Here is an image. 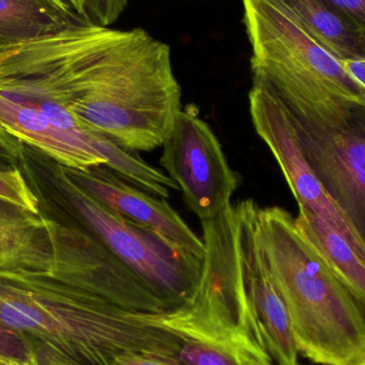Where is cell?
Masks as SVG:
<instances>
[{
  "mask_svg": "<svg viewBox=\"0 0 365 365\" xmlns=\"http://www.w3.org/2000/svg\"><path fill=\"white\" fill-rule=\"evenodd\" d=\"M0 88L61 103L130 152L162 147L182 110L168 44L143 28L85 21L0 53Z\"/></svg>",
  "mask_w": 365,
  "mask_h": 365,
  "instance_id": "cell-1",
  "label": "cell"
},
{
  "mask_svg": "<svg viewBox=\"0 0 365 365\" xmlns=\"http://www.w3.org/2000/svg\"><path fill=\"white\" fill-rule=\"evenodd\" d=\"M55 255L41 268H0V326L25 336L41 365H113L126 353L177 359L171 312L120 308L81 284L68 223L53 222Z\"/></svg>",
  "mask_w": 365,
  "mask_h": 365,
  "instance_id": "cell-2",
  "label": "cell"
},
{
  "mask_svg": "<svg viewBox=\"0 0 365 365\" xmlns=\"http://www.w3.org/2000/svg\"><path fill=\"white\" fill-rule=\"evenodd\" d=\"M255 234L284 300L299 354L321 365L364 364V309L295 218L278 206L259 207Z\"/></svg>",
  "mask_w": 365,
  "mask_h": 365,
  "instance_id": "cell-3",
  "label": "cell"
},
{
  "mask_svg": "<svg viewBox=\"0 0 365 365\" xmlns=\"http://www.w3.org/2000/svg\"><path fill=\"white\" fill-rule=\"evenodd\" d=\"M252 78L284 104H365L364 89L341 60L314 40L278 0H242Z\"/></svg>",
  "mask_w": 365,
  "mask_h": 365,
  "instance_id": "cell-4",
  "label": "cell"
},
{
  "mask_svg": "<svg viewBox=\"0 0 365 365\" xmlns=\"http://www.w3.org/2000/svg\"><path fill=\"white\" fill-rule=\"evenodd\" d=\"M56 182L75 223L145 280L173 310L186 304L201 279L203 259L175 250L160 236L101 203L71 181L61 166Z\"/></svg>",
  "mask_w": 365,
  "mask_h": 365,
  "instance_id": "cell-5",
  "label": "cell"
},
{
  "mask_svg": "<svg viewBox=\"0 0 365 365\" xmlns=\"http://www.w3.org/2000/svg\"><path fill=\"white\" fill-rule=\"evenodd\" d=\"M284 107L309 165L365 244V104Z\"/></svg>",
  "mask_w": 365,
  "mask_h": 365,
  "instance_id": "cell-6",
  "label": "cell"
},
{
  "mask_svg": "<svg viewBox=\"0 0 365 365\" xmlns=\"http://www.w3.org/2000/svg\"><path fill=\"white\" fill-rule=\"evenodd\" d=\"M0 128L74 170L105 166L138 188L168 199L179 187L168 175L107 137L86 139L56 126L38 107L0 91Z\"/></svg>",
  "mask_w": 365,
  "mask_h": 365,
  "instance_id": "cell-7",
  "label": "cell"
},
{
  "mask_svg": "<svg viewBox=\"0 0 365 365\" xmlns=\"http://www.w3.org/2000/svg\"><path fill=\"white\" fill-rule=\"evenodd\" d=\"M162 147L160 165L201 221L215 218L231 205L242 178L231 168L218 138L193 105L180 111Z\"/></svg>",
  "mask_w": 365,
  "mask_h": 365,
  "instance_id": "cell-8",
  "label": "cell"
},
{
  "mask_svg": "<svg viewBox=\"0 0 365 365\" xmlns=\"http://www.w3.org/2000/svg\"><path fill=\"white\" fill-rule=\"evenodd\" d=\"M249 110L253 128L276 158L299 210H309L341 234L365 259V244L326 192L309 165L284 105L267 85L252 78Z\"/></svg>",
  "mask_w": 365,
  "mask_h": 365,
  "instance_id": "cell-9",
  "label": "cell"
},
{
  "mask_svg": "<svg viewBox=\"0 0 365 365\" xmlns=\"http://www.w3.org/2000/svg\"><path fill=\"white\" fill-rule=\"evenodd\" d=\"M66 177L94 199L158 234L173 248L204 259L205 245L166 199L126 182L105 166L74 170L61 166Z\"/></svg>",
  "mask_w": 365,
  "mask_h": 365,
  "instance_id": "cell-10",
  "label": "cell"
},
{
  "mask_svg": "<svg viewBox=\"0 0 365 365\" xmlns=\"http://www.w3.org/2000/svg\"><path fill=\"white\" fill-rule=\"evenodd\" d=\"M257 210L259 206L252 201L246 229L249 289L272 364L299 365V351L294 339L287 306L255 240V225Z\"/></svg>",
  "mask_w": 365,
  "mask_h": 365,
  "instance_id": "cell-11",
  "label": "cell"
},
{
  "mask_svg": "<svg viewBox=\"0 0 365 365\" xmlns=\"http://www.w3.org/2000/svg\"><path fill=\"white\" fill-rule=\"evenodd\" d=\"M55 220L0 199V268H41L55 255Z\"/></svg>",
  "mask_w": 365,
  "mask_h": 365,
  "instance_id": "cell-12",
  "label": "cell"
},
{
  "mask_svg": "<svg viewBox=\"0 0 365 365\" xmlns=\"http://www.w3.org/2000/svg\"><path fill=\"white\" fill-rule=\"evenodd\" d=\"M89 21L66 0H0V49Z\"/></svg>",
  "mask_w": 365,
  "mask_h": 365,
  "instance_id": "cell-13",
  "label": "cell"
},
{
  "mask_svg": "<svg viewBox=\"0 0 365 365\" xmlns=\"http://www.w3.org/2000/svg\"><path fill=\"white\" fill-rule=\"evenodd\" d=\"M298 24L338 59H365V34L322 0H278Z\"/></svg>",
  "mask_w": 365,
  "mask_h": 365,
  "instance_id": "cell-14",
  "label": "cell"
},
{
  "mask_svg": "<svg viewBox=\"0 0 365 365\" xmlns=\"http://www.w3.org/2000/svg\"><path fill=\"white\" fill-rule=\"evenodd\" d=\"M296 225L313 245L339 280L365 311V259L355 248L319 216L299 210Z\"/></svg>",
  "mask_w": 365,
  "mask_h": 365,
  "instance_id": "cell-15",
  "label": "cell"
},
{
  "mask_svg": "<svg viewBox=\"0 0 365 365\" xmlns=\"http://www.w3.org/2000/svg\"><path fill=\"white\" fill-rule=\"evenodd\" d=\"M178 361L181 365H272V359L244 343L225 339H187Z\"/></svg>",
  "mask_w": 365,
  "mask_h": 365,
  "instance_id": "cell-16",
  "label": "cell"
},
{
  "mask_svg": "<svg viewBox=\"0 0 365 365\" xmlns=\"http://www.w3.org/2000/svg\"><path fill=\"white\" fill-rule=\"evenodd\" d=\"M0 199L40 215L38 199L25 181L19 169L0 170Z\"/></svg>",
  "mask_w": 365,
  "mask_h": 365,
  "instance_id": "cell-17",
  "label": "cell"
},
{
  "mask_svg": "<svg viewBox=\"0 0 365 365\" xmlns=\"http://www.w3.org/2000/svg\"><path fill=\"white\" fill-rule=\"evenodd\" d=\"M130 0H83V14L92 23L110 27L119 19Z\"/></svg>",
  "mask_w": 365,
  "mask_h": 365,
  "instance_id": "cell-18",
  "label": "cell"
},
{
  "mask_svg": "<svg viewBox=\"0 0 365 365\" xmlns=\"http://www.w3.org/2000/svg\"><path fill=\"white\" fill-rule=\"evenodd\" d=\"M365 34V0H322Z\"/></svg>",
  "mask_w": 365,
  "mask_h": 365,
  "instance_id": "cell-19",
  "label": "cell"
},
{
  "mask_svg": "<svg viewBox=\"0 0 365 365\" xmlns=\"http://www.w3.org/2000/svg\"><path fill=\"white\" fill-rule=\"evenodd\" d=\"M23 156V143L0 128V170L16 168Z\"/></svg>",
  "mask_w": 365,
  "mask_h": 365,
  "instance_id": "cell-20",
  "label": "cell"
},
{
  "mask_svg": "<svg viewBox=\"0 0 365 365\" xmlns=\"http://www.w3.org/2000/svg\"><path fill=\"white\" fill-rule=\"evenodd\" d=\"M113 365H181L178 360L155 354L126 353L115 358Z\"/></svg>",
  "mask_w": 365,
  "mask_h": 365,
  "instance_id": "cell-21",
  "label": "cell"
},
{
  "mask_svg": "<svg viewBox=\"0 0 365 365\" xmlns=\"http://www.w3.org/2000/svg\"><path fill=\"white\" fill-rule=\"evenodd\" d=\"M345 72L364 89L365 93V59L341 60Z\"/></svg>",
  "mask_w": 365,
  "mask_h": 365,
  "instance_id": "cell-22",
  "label": "cell"
},
{
  "mask_svg": "<svg viewBox=\"0 0 365 365\" xmlns=\"http://www.w3.org/2000/svg\"><path fill=\"white\" fill-rule=\"evenodd\" d=\"M68 4H70L79 14L83 15V0H66Z\"/></svg>",
  "mask_w": 365,
  "mask_h": 365,
  "instance_id": "cell-23",
  "label": "cell"
},
{
  "mask_svg": "<svg viewBox=\"0 0 365 365\" xmlns=\"http://www.w3.org/2000/svg\"><path fill=\"white\" fill-rule=\"evenodd\" d=\"M361 365H365V362H364V364H362Z\"/></svg>",
  "mask_w": 365,
  "mask_h": 365,
  "instance_id": "cell-24",
  "label": "cell"
},
{
  "mask_svg": "<svg viewBox=\"0 0 365 365\" xmlns=\"http://www.w3.org/2000/svg\"><path fill=\"white\" fill-rule=\"evenodd\" d=\"M272 365H274V364H272Z\"/></svg>",
  "mask_w": 365,
  "mask_h": 365,
  "instance_id": "cell-25",
  "label": "cell"
}]
</instances>
